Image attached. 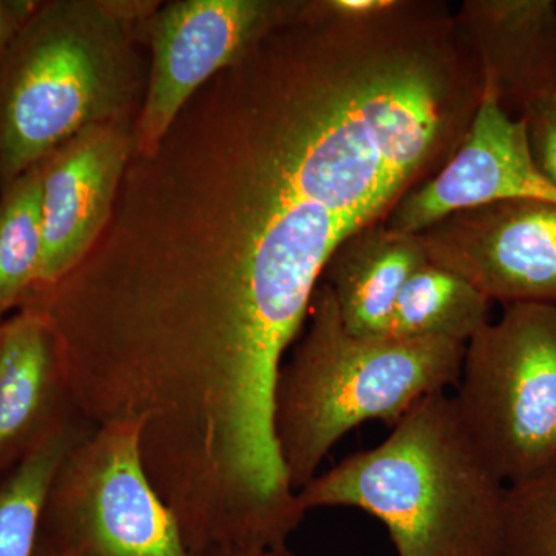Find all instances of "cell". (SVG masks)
Masks as SVG:
<instances>
[{
	"label": "cell",
	"mask_w": 556,
	"mask_h": 556,
	"mask_svg": "<svg viewBox=\"0 0 556 556\" xmlns=\"http://www.w3.org/2000/svg\"><path fill=\"white\" fill-rule=\"evenodd\" d=\"M482 93L444 3L309 2L134 155L70 285L161 378L268 401L336 249L445 166Z\"/></svg>",
	"instance_id": "6da1fadb"
},
{
	"label": "cell",
	"mask_w": 556,
	"mask_h": 556,
	"mask_svg": "<svg viewBox=\"0 0 556 556\" xmlns=\"http://www.w3.org/2000/svg\"><path fill=\"white\" fill-rule=\"evenodd\" d=\"M303 511L353 507L387 527L397 556H506L507 485L445 391L420 399L386 441L295 493Z\"/></svg>",
	"instance_id": "7a4b0ae2"
},
{
	"label": "cell",
	"mask_w": 556,
	"mask_h": 556,
	"mask_svg": "<svg viewBox=\"0 0 556 556\" xmlns=\"http://www.w3.org/2000/svg\"><path fill=\"white\" fill-rule=\"evenodd\" d=\"M156 2L38 0L0 61V190L70 138L137 118Z\"/></svg>",
	"instance_id": "3957f363"
},
{
	"label": "cell",
	"mask_w": 556,
	"mask_h": 556,
	"mask_svg": "<svg viewBox=\"0 0 556 556\" xmlns=\"http://www.w3.org/2000/svg\"><path fill=\"white\" fill-rule=\"evenodd\" d=\"M309 325L278 372L274 434L295 493L317 477L353 428H393L420 399L456 386L466 343L445 339H367L351 334L334 295L318 285Z\"/></svg>",
	"instance_id": "277c9868"
},
{
	"label": "cell",
	"mask_w": 556,
	"mask_h": 556,
	"mask_svg": "<svg viewBox=\"0 0 556 556\" xmlns=\"http://www.w3.org/2000/svg\"><path fill=\"white\" fill-rule=\"evenodd\" d=\"M455 401L506 485L556 464V306L514 303L466 346Z\"/></svg>",
	"instance_id": "5b68a950"
},
{
	"label": "cell",
	"mask_w": 556,
	"mask_h": 556,
	"mask_svg": "<svg viewBox=\"0 0 556 556\" xmlns=\"http://www.w3.org/2000/svg\"><path fill=\"white\" fill-rule=\"evenodd\" d=\"M40 541L65 556H192L141 452V424L91 427L47 497Z\"/></svg>",
	"instance_id": "8992f818"
},
{
	"label": "cell",
	"mask_w": 556,
	"mask_h": 556,
	"mask_svg": "<svg viewBox=\"0 0 556 556\" xmlns=\"http://www.w3.org/2000/svg\"><path fill=\"white\" fill-rule=\"evenodd\" d=\"M306 7L308 0H174L153 11L146 24L150 64L135 118V156L159 148L208 80L302 17Z\"/></svg>",
	"instance_id": "52a82bcc"
},
{
	"label": "cell",
	"mask_w": 556,
	"mask_h": 556,
	"mask_svg": "<svg viewBox=\"0 0 556 556\" xmlns=\"http://www.w3.org/2000/svg\"><path fill=\"white\" fill-rule=\"evenodd\" d=\"M417 236L431 263L490 302L556 306V204L493 201L453 212Z\"/></svg>",
	"instance_id": "ba28073f"
},
{
	"label": "cell",
	"mask_w": 556,
	"mask_h": 556,
	"mask_svg": "<svg viewBox=\"0 0 556 556\" xmlns=\"http://www.w3.org/2000/svg\"><path fill=\"white\" fill-rule=\"evenodd\" d=\"M134 155L135 118H121L87 127L40 161L42 257L33 288L60 280L97 244Z\"/></svg>",
	"instance_id": "9c48e42d"
},
{
	"label": "cell",
	"mask_w": 556,
	"mask_h": 556,
	"mask_svg": "<svg viewBox=\"0 0 556 556\" xmlns=\"http://www.w3.org/2000/svg\"><path fill=\"white\" fill-rule=\"evenodd\" d=\"M501 200L556 204V188L532 159L525 116L508 115L484 91L455 155L399 201L386 226L394 232L419 233L453 212Z\"/></svg>",
	"instance_id": "30bf717a"
},
{
	"label": "cell",
	"mask_w": 556,
	"mask_h": 556,
	"mask_svg": "<svg viewBox=\"0 0 556 556\" xmlns=\"http://www.w3.org/2000/svg\"><path fill=\"white\" fill-rule=\"evenodd\" d=\"M455 28L482 87L514 118L556 93V2L464 0Z\"/></svg>",
	"instance_id": "8fae6325"
},
{
	"label": "cell",
	"mask_w": 556,
	"mask_h": 556,
	"mask_svg": "<svg viewBox=\"0 0 556 556\" xmlns=\"http://www.w3.org/2000/svg\"><path fill=\"white\" fill-rule=\"evenodd\" d=\"M65 415L49 321L16 309L0 324V467L16 463Z\"/></svg>",
	"instance_id": "7c38bea8"
},
{
	"label": "cell",
	"mask_w": 556,
	"mask_h": 556,
	"mask_svg": "<svg viewBox=\"0 0 556 556\" xmlns=\"http://www.w3.org/2000/svg\"><path fill=\"white\" fill-rule=\"evenodd\" d=\"M430 262L417 233L394 232L386 223L343 241L325 266L321 283L334 295L340 318L357 338H386L405 283Z\"/></svg>",
	"instance_id": "4fadbf2b"
},
{
	"label": "cell",
	"mask_w": 556,
	"mask_h": 556,
	"mask_svg": "<svg viewBox=\"0 0 556 556\" xmlns=\"http://www.w3.org/2000/svg\"><path fill=\"white\" fill-rule=\"evenodd\" d=\"M86 430L68 415L16 463L0 471V556L38 554L43 510L53 479Z\"/></svg>",
	"instance_id": "5bb4252c"
},
{
	"label": "cell",
	"mask_w": 556,
	"mask_h": 556,
	"mask_svg": "<svg viewBox=\"0 0 556 556\" xmlns=\"http://www.w3.org/2000/svg\"><path fill=\"white\" fill-rule=\"evenodd\" d=\"M489 299L466 278L428 262L396 300L387 339L470 342L490 324Z\"/></svg>",
	"instance_id": "9a60e30c"
},
{
	"label": "cell",
	"mask_w": 556,
	"mask_h": 556,
	"mask_svg": "<svg viewBox=\"0 0 556 556\" xmlns=\"http://www.w3.org/2000/svg\"><path fill=\"white\" fill-rule=\"evenodd\" d=\"M40 163L0 190V321L20 308L42 257Z\"/></svg>",
	"instance_id": "2e32d148"
},
{
	"label": "cell",
	"mask_w": 556,
	"mask_h": 556,
	"mask_svg": "<svg viewBox=\"0 0 556 556\" xmlns=\"http://www.w3.org/2000/svg\"><path fill=\"white\" fill-rule=\"evenodd\" d=\"M506 556H556V464L507 486Z\"/></svg>",
	"instance_id": "e0dca14e"
},
{
	"label": "cell",
	"mask_w": 556,
	"mask_h": 556,
	"mask_svg": "<svg viewBox=\"0 0 556 556\" xmlns=\"http://www.w3.org/2000/svg\"><path fill=\"white\" fill-rule=\"evenodd\" d=\"M527 142L538 169L556 188V102H538L527 110Z\"/></svg>",
	"instance_id": "ac0fdd59"
},
{
	"label": "cell",
	"mask_w": 556,
	"mask_h": 556,
	"mask_svg": "<svg viewBox=\"0 0 556 556\" xmlns=\"http://www.w3.org/2000/svg\"><path fill=\"white\" fill-rule=\"evenodd\" d=\"M38 0H0V61Z\"/></svg>",
	"instance_id": "d6986e66"
},
{
	"label": "cell",
	"mask_w": 556,
	"mask_h": 556,
	"mask_svg": "<svg viewBox=\"0 0 556 556\" xmlns=\"http://www.w3.org/2000/svg\"><path fill=\"white\" fill-rule=\"evenodd\" d=\"M212 556H294L288 548L280 551H258V552H230V554H218Z\"/></svg>",
	"instance_id": "ffe728a7"
},
{
	"label": "cell",
	"mask_w": 556,
	"mask_h": 556,
	"mask_svg": "<svg viewBox=\"0 0 556 556\" xmlns=\"http://www.w3.org/2000/svg\"><path fill=\"white\" fill-rule=\"evenodd\" d=\"M36 556H65L60 554V552L54 551L53 547H50L49 544L43 543V541H40L39 538V546H38V554Z\"/></svg>",
	"instance_id": "44dd1931"
},
{
	"label": "cell",
	"mask_w": 556,
	"mask_h": 556,
	"mask_svg": "<svg viewBox=\"0 0 556 556\" xmlns=\"http://www.w3.org/2000/svg\"><path fill=\"white\" fill-rule=\"evenodd\" d=\"M552 100H554L556 102V93L554 94V98H552Z\"/></svg>",
	"instance_id": "7402d4cb"
},
{
	"label": "cell",
	"mask_w": 556,
	"mask_h": 556,
	"mask_svg": "<svg viewBox=\"0 0 556 556\" xmlns=\"http://www.w3.org/2000/svg\"><path fill=\"white\" fill-rule=\"evenodd\" d=\"M3 468H7V467H0V471H2V470H3Z\"/></svg>",
	"instance_id": "603a6c76"
},
{
	"label": "cell",
	"mask_w": 556,
	"mask_h": 556,
	"mask_svg": "<svg viewBox=\"0 0 556 556\" xmlns=\"http://www.w3.org/2000/svg\"><path fill=\"white\" fill-rule=\"evenodd\" d=\"M0 324H2V321H0Z\"/></svg>",
	"instance_id": "cb8c5ba5"
}]
</instances>
